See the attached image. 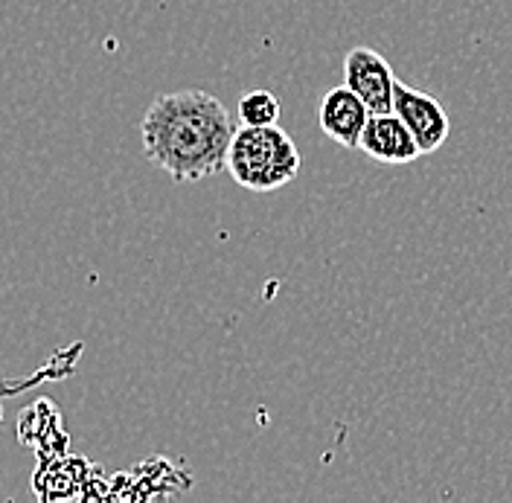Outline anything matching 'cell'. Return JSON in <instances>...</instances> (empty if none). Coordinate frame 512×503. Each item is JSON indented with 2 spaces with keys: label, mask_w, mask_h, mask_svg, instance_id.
<instances>
[{
  "label": "cell",
  "mask_w": 512,
  "mask_h": 503,
  "mask_svg": "<svg viewBox=\"0 0 512 503\" xmlns=\"http://www.w3.org/2000/svg\"><path fill=\"white\" fill-rule=\"evenodd\" d=\"M143 152L172 181L192 184L213 178L227 166L233 117L207 91H175L158 96L143 117Z\"/></svg>",
  "instance_id": "6da1fadb"
},
{
  "label": "cell",
  "mask_w": 512,
  "mask_h": 503,
  "mask_svg": "<svg viewBox=\"0 0 512 503\" xmlns=\"http://www.w3.org/2000/svg\"><path fill=\"white\" fill-rule=\"evenodd\" d=\"M227 172L239 187L271 192L297 178L300 152L280 126H242L230 140Z\"/></svg>",
  "instance_id": "7a4b0ae2"
},
{
  "label": "cell",
  "mask_w": 512,
  "mask_h": 503,
  "mask_svg": "<svg viewBox=\"0 0 512 503\" xmlns=\"http://www.w3.org/2000/svg\"><path fill=\"white\" fill-rule=\"evenodd\" d=\"M393 111L408 126V131L414 134L416 146H419L422 155L437 152L448 140L451 123H448L446 108L434 96L422 94V91H416V88L399 82V79H396V88H393Z\"/></svg>",
  "instance_id": "3957f363"
},
{
  "label": "cell",
  "mask_w": 512,
  "mask_h": 503,
  "mask_svg": "<svg viewBox=\"0 0 512 503\" xmlns=\"http://www.w3.org/2000/svg\"><path fill=\"white\" fill-rule=\"evenodd\" d=\"M344 85L358 96L370 114L393 111V88L396 73L382 53L370 47H355L344 59Z\"/></svg>",
  "instance_id": "277c9868"
},
{
  "label": "cell",
  "mask_w": 512,
  "mask_h": 503,
  "mask_svg": "<svg viewBox=\"0 0 512 503\" xmlns=\"http://www.w3.org/2000/svg\"><path fill=\"white\" fill-rule=\"evenodd\" d=\"M358 149L367 158L379 160V163H414L416 158H422L419 146H416L414 134L408 131V126L396 117V111L387 114H370L367 126L361 131V143Z\"/></svg>",
  "instance_id": "5b68a950"
},
{
  "label": "cell",
  "mask_w": 512,
  "mask_h": 503,
  "mask_svg": "<svg viewBox=\"0 0 512 503\" xmlns=\"http://www.w3.org/2000/svg\"><path fill=\"white\" fill-rule=\"evenodd\" d=\"M367 105L352 94L347 85H338L332 91H326V96L320 99L318 108V123L320 131L335 140L344 149H358L361 143V131L367 126Z\"/></svg>",
  "instance_id": "8992f818"
},
{
  "label": "cell",
  "mask_w": 512,
  "mask_h": 503,
  "mask_svg": "<svg viewBox=\"0 0 512 503\" xmlns=\"http://www.w3.org/2000/svg\"><path fill=\"white\" fill-rule=\"evenodd\" d=\"M242 126H277L280 123V99L271 91H254L239 99Z\"/></svg>",
  "instance_id": "52a82bcc"
}]
</instances>
